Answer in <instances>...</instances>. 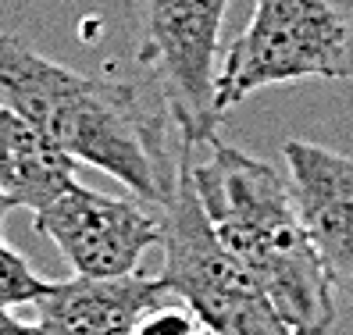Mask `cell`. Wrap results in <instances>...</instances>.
<instances>
[{"label":"cell","mask_w":353,"mask_h":335,"mask_svg":"<svg viewBox=\"0 0 353 335\" xmlns=\"http://www.w3.org/2000/svg\"><path fill=\"white\" fill-rule=\"evenodd\" d=\"M0 103L79 164L118 179L143 203H168L182 150L179 157L168 150L172 114L154 82L79 75L22 39L0 36Z\"/></svg>","instance_id":"cell-1"},{"label":"cell","mask_w":353,"mask_h":335,"mask_svg":"<svg viewBox=\"0 0 353 335\" xmlns=\"http://www.w3.org/2000/svg\"><path fill=\"white\" fill-rule=\"evenodd\" d=\"M207 146V161L190 154V182L214 236L296 335H325L336 321L332 282L307 239L289 182L268 161L221 139Z\"/></svg>","instance_id":"cell-2"},{"label":"cell","mask_w":353,"mask_h":335,"mask_svg":"<svg viewBox=\"0 0 353 335\" xmlns=\"http://www.w3.org/2000/svg\"><path fill=\"white\" fill-rule=\"evenodd\" d=\"M300 79H353V0H257L218 65V108Z\"/></svg>","instance_id":"cell-3"},{"label":"cell","mask_w":353,"mask_h":335,"mask_svg":"<svg viewBox=\"0 0 353 335\" xmlns=\"http://www.w3.org/2000/svg\"><path fill=\"white\" fill-rule=\"evenodd\" d=\"M161 282L196 314L203 328L214 335H296L279 318L254 275L214 236L190 182V150H182L179 182L161 207Z\"/></svg>","instance_id":"cell-4"},{"label":"cell","mask_w":353,"mask_h":335,"mask_svg":"<svg viewBox=\"0 0 353 335\" xmlns=\"http://www.w3.org/2000/svg\"><path fill=\"white\" fill-rule=\"evenodd\" d=\"M232 0H132L136 61L150 72L182 150L218 139L221 22Z\"/></svg>","instance_id":"cell-5"},{"label":"cell","mask_w":353,"mask_h":335,"mask_svg":"<svg viewBox=\"0 0 353 335\" xmlns=\"http://www.w3.org/2000/svg\"><path fill=\"white\" fill-rule=\"evenodd\" d=\"M36 232L47 236L75 275H132L150 246L161 243V207L157 214L143 203L118 200L82 182H72L54 203L36 211Z\"/></svg>","instance_id":"cell-6"},{"label":"cell","mask_w":353,"mask_h":335,"mask_svg":"<svg viewBox=\"0 0 353 335\" xmlns=\"http://www.w3.org/2000/svg\"><path fill=\"white\" fill-rule=\"evenodd\" d=\"M282 157L307 239L314 243L332 289L353 303V157L307 139H289Z\"/></svg>","instance_id":"cell-7"},{"label":"cell","mask_w":353,"mask_h":335,"mask_svg":"<svg viewBox=\"0 0 353 335\" xmlns=\"http://www.w3.org/2000/svg\"><path fill=\"white\" fill-rule=\"evenodd\" d=\"M172 303V292L161 278L143 275H75L54 282L39 296L36 318L57 335H132L147 314Z\"/></svg>","instance_id":"cell-8"},{"label":"cell","mask_w":353,"mask_h":335,"mask_svg":"<svg viewBox=\"0 0 353 335\" xmlns=\"http://www.w3.org/2000/svg\"><path fill=\"white\" fill-rule=\"evenodd\" d=\"M79 175V161L54 146L18 111L0 103V200L8 211H43Z\"/></svg>","instance_id":"cell-9"},{"label":"cell","mask_w":353,"mask_h":335,"mask_svg":"<svg viewBox=\"0 0 353 335\" xmlns=\"http://www.w3.org/2000/svg\"><path fill=\"white\" fill-rule=\"evenodd\" d=\"M54 282L39 278L36 271L29 267V261L11 250L4 239H0V307L11 310V307H26L36 303Z\"/></svg>","instance_id":"cell-10"},{"label":"cell","mask_w":353,"mask_h":335,"mask_svg":"<svg viewBox=\"0 0 353 335\" xmlns=\"http://www.w3.org/2000/svg\"><path fill=\"white\" fill-rule=\"evenodd\" d=\"M132 335H196V314L168 303V307L147 314Z\"/></svg>","instance_id":"cell-11"},{"label":"cell","mask_w":353,"mask_h":335,"mask_svg":"<svg viewBox=\"0 0 353 335\" xmlns=\"http://www.w3.org/2000/svg\"><path fill=\"white\" fill-rule=\"evenodd\" d=\"M0 335H57V332H54V328H47L43 321L29 325V321L14 318L11 310H4V307H0Z\"/></svg>","instance_id":"cell-12"},{"label":"cell","mask_w":353,"mask_h":335,"mask_svg":"<svg viewBox=\"0 0 353 335\" xmlns=\"http://www.w3.org/2000/svg\"><path fill=\"white\" fill-rule=\"evenodd\" d=\"M4 214H8V203L0 200V225H4Z\"/></svg>","instance_id":"cell-13"},{"label":"cell","mask_w":353,"mask_h":335,"mask_svg":"<svg viewBox=\"0 0 353 335\" xmlns=\"http://www.w3.org/2000/svg\"><path fill=\"white\" fill-rule=\"evenodd\" d=\"M196 335H214L211 328H196Z\"/></svg>","instance_id":"cell-14"}]
</instances>
